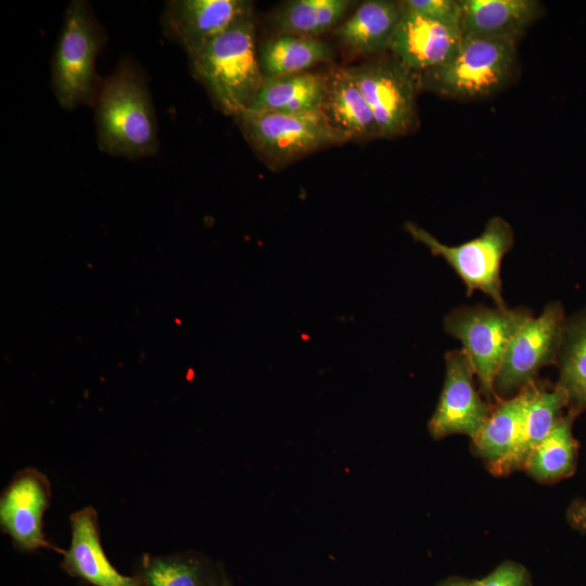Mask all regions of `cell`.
Masks as SVG:
<instances>
[{
	"label": "cell",
	"instance_id": "1",
	"mask_svg": "<svg viewBox=\"0 0 586 586\" xmlns=\"http://www.w3.org/2000/svg\"><path fill=\"white\" fill-rule=\"evenodd\" d=\"M93 107L102 152L130 160L157 153L154 104L145 75L132 60L123 59L101 79Z\"/></svg>",
	"mask_w": 586,
	"mask_h": 586
},
{
	"label": "cell",
	"instance_id": "2",
	"mask_svg": "<svg viewBox=\"0 0 586 586\" xmlns=\"http://www.w3.org/2000/svg\"><path fill=\"white\" fill-rule=\"evenodd\" d=\"M190 64L194 78L222 113L234 117L249 110L265 80L253 12L214 37Z\"/></svg>",
	"mask_w": 586,
	"mask_h": 586
},
{
	"label": "cell",
	"instance_id": "3",
	"mask_svg": "<svg viewBox=\"0 0 586 586\" xmlns=\"http://www.w3.org/2000/svg\"><path fill=\"white\" fill-rule=\"evenodd\" d=\"M107 36L85 0L67 5L51 63V87L64 110L93 105L101 79L97 58Z\"/></svg>",
	"mask_w": 586,
	"mask_h": 586
},
{
	"label": "cell",
	"instance_id": "4",
	"mask_svg": "<svg viewBox=\"0 0 586 586\" xmlns=\"http://www.w3.org/2000/svg\"><path fill=\"white\" fill-rule=\"evenodd\" d=\"M515 61L514 40L463 37L455 56L418 75V82L447 98L466 101L486 98L509 84Z\"/></svg>",
	"mask_w": 586,
	"mask_h": 586
},
{
	"label": "cell",
	"instance_id": "5",
	"mask_svg": "<svg viewBox=\"0 0 586 586\" xmlns=\"http://www.w3.org/2000/svg\"><path fill=\"white\" fill-rule=\"evenodd\" d=\"M234 118L249 144L272 167H283L317 150L349 140L322 110L302 113L246 110Z\"/></svg>",
	"mask_w": 586,
	"mask_h": 586
},
{
	"label": "cell",
	"instance_id": "6",
	"mask_svg": "<svg viewBox=\"0 0 586 586\" xmlns=\"http://www.w3.org/2000/svg\"><path fill=\"white\" fill-rule=\"evenodd\" d=\"M532 317L527 307L502 309L483 304L461 305L444 317L445 332L461 342L487 402L497 400L494 380L509 342Z\"/></svg>",
	"mask_w": 586,
	"mask_h": 586
},
{
	"label": "cell",
	"instance_id": "7",
	"mask_svg": "<svg viewBox=\"0 0 586 586\" xmlns=\"http://www.w3.org/2000/svg\"><path fill=\"white\" fill-rule=\"evenodd\" d=\"M406 231L430 252L442 257L463 282L467 295L480 291L489 296L496 307L508 308L502 296L501 262L512 249L514 232L500 216L489 218L482 233L459 245H447L415 222L405 224Z\"/></svg>",
	"mask_w": 586,
	"mask_h": 586
},
{
	"label": "cell",
	"instance_id": "8",
	"mask_svg": "<svg viewBox=\"0 0 586 586\" xmlns=\"http://www.w3.org/2000/svg\"><path fill=\"white\" fill-rule=\"evenodd\" d=\"M561 302L548 303L509 342L494 380L498 398H510L535 381L538 371L556 365L565 320Z\"/></svg>",
	"mask_w": 586,
	"mask_h": 586
},
{
	"label": "cell",
	"instance_id": "9",
	"mask_svg": "<svg viewBox=\"0 0 586 586\" xmlns=\"http://www.w3.org/2000/svg\"><path fill=\"white\" fill-rule=\"evenodd\" d=\"M377 123L380 138L408 133L416 125L418 76L395 59L348 68Z\"/></svg>",
	"mask_w": 586,
	"mask_h": 586
},
{
	"label": "cell",
	"instance_id": "10",
	"mask_svg": "<svg viewBox=\"0 0 586 586\" xmlns=\"http://www.w3.org/2000/svg\"><path fill=\"white\" fill-rule=\"evenodd\" d=\"M474 377L473 366L462 348L445 354L444 384L429 421L434 438L463 434L473 440L484 426L492 408L477 392Z\"/></svg>",
	"mask_w": 586,
	"mask_h": 586
},
{
	"label": "cell",
	"instance_id": "11",
	"mask_svg": "<svg viewBox=\"0 0 586 586\" xmlns=\"http://www.w3.org/2000/svg\"><path fill=\"white\" fill-rule=\"evenodd\" d=\"M253 12L246 0H171L161 16L163 33L189 56L198 55L216 36Z\"/></svg>",
	"mask_w": 586,
	"mask_h": 586
},
{
	"label": "cell",
	"instance_id": "12",
	"mask_svg": "<svg viewBox=\"0 0 586 586\" xmlns=\"http://www.w3.org/2000/svg\"><path fill=\"white\" fill-rule=\"evenodd\" d=\"M48 477L34 468L18 471L0 498V525L15 547L25 551L51 548L42 532V515L49 507Z\"/></svg>",
	"mask_w": 586,
	"mask_h": 586
},
{
	"label": "cell",
	"instance_id": "13",
	"mask_svg": "<svg viewBox=\"0 0 586 586\" xmlns=\"http://www.w3.org/2000/svg\"><path fill=\"white\" fill-rule=\"evenodd\" d=\"M462 40L457 23L404 13L390 50L397 62L418 76L453 59Z\"/></svg>",
	"mask_w": 586,
	"mask_h": 586
},
{
	"label": "cell",
	"instance_id": "14",
	"mask_svg": "<svg viewBox=\"0 0 586 586\" xmlns=\"http://www.w3.org/2000/svg\"><path fill=\"white\" fill-rule=\"evenodd\" d=\"M72 540L62 566L94 586H142L141 578L120 574L109 561L100 539L98 513L86 507L71 515Z\"/></svg>",
	"mask_w": 586,
	"mask_h": 586
},
{
	"label": "cell",
	"instance_id": "15",
	"mask_svg": "<svg viewBox=\"0 0 586 586\" xmlns=\"http://www.w3.org/2000/svg\"><path fill=\"white\" fill-rule=\"evenodd\" d=\"M463 37L514 40L544 10L536 0H459Z\"/></svg>",
	"mask_w": 586,
	"mask_h": 586
},
{
	"label": "cell",
	"instance_id": "16",
	"mask_svg": "<svg viewBox=\"0 0 586 586\" xmlns=\"http://www.w3.org/2000/svg\"><path fill=\"white\" fill-rule=\"evenodd\" d=\"M403 15L400 1L368 0L336 28L335 34L351 53H380L390 49Z\"/></svg>",
	"mask_w": 586,
	"mask_h": 586
},
{
	"label": "cell",
	"instance_id": "17",
	"mask_svg": "<svg viewBox=\"0 0 586 586\" xmlns=\"http://www.w3.org/2000/svg\"><path fill=\"white\" fill-rule=\"evenodd\" d=\"M524 406L523 390L513 397L498 398L484 426L472 440L475 453L497 475L509 473L521 440Z\"/></svg>",
	"mask_w": 586,
	"mask_h": 586
},
{
	"label": "cell",
	"instance_id": "18",
	"mask_svg": "<svg viewBox=\"0 0 586 586\" xmlns=\"http://www.w3.org/2000/svg\"><path fill=\"white\" fill-rule=\"evenodd\" d=\"M322 111L349 140L380 138L373 114L348 68H337L328 76Z\"/></svg>",
	"mask_w": 586,
	"mask_h": 586
},
{
	"label": "cell",
	"instance_id": "19",
	"mask_svg": "<svg viewBox=\"0 0 586 586\" xmlns=\"http://www.w3.org/2000/svg\"><path fill=\"white\" fill-rule=\"evenodd\" d=\"M523 392L525 406L521 440L509 472L524 467L531 453L564 416L563 410L569 408L568 395L558 384L549 387L534 381Z\"/></svg>",
	"mask_w": 586,
	"mask_h": 586
},
{
	"label": "cell",
	"instance_id": "20",
	"mask_svg": "<svg viewBox=\"0 0 586 586\" xmlns=\"http://www.w3.org/2000/svg\"><path fill=\"white\" fill-rule=\"evenodd\" d=\"M327 80L328 76L310 72L265 78L249 110L279 113L322 110Z\"/></svg>",
	"mask_w": 586,
	"mask_h": 586
},
{
	"label": "cell",
	"instance_id": "21",
	"mask_svg": "<svg viewBox=\"0 0 586 586\" xmlns=\"http://www.w3.org/2000/svg\"><path fill=\"white\" fill-rule=\"evenodd\" d=\"M556 365L568 409L577 415L586 411V307L565 318Z\"/></svg>",
	"mask_w": 586,
	"mask_h": 586
},
{
	"label": "cell",
	"instance_id": "22",
	"mask_svg": "<svg viewBox=\"0 0 586 586\" xmlns=\"http://www.w3.org/2000/svg\"><path fill=\"white\" fill-rule=\"evenodd\" d=\"M331 47L314 37L277 35L258 50L263 76H279L307 72L313 65L331 60Z\"/></svg>",
	"mask_w": 586,
	"mask_h": 586
},
{
	"label": "cell",
	"instance_id": "23",
	"mask_svg": "<svg viewBox=\"0 0 586 586\" xmlns=\"http://www.w3.org/2000/svg\"><path fill=\"white\" fill-rule=\"evenodd\" d=\"M576 412L569 410L526 459L527 473L540 482H555L574 473L577 441L572 431Z\"/></svg>",
	"mask_w": 586,
	"mask_h": 586
},
{
	"label": "cell",
	"instance_id": "24",
	"mask_svg": "<svg viewBox=\"0 0 586 586\" xmlns=\"http://www.w3.org/2000/svg\"><path fill=\"white\" fill-rule=\"evenodd\" d=\"M352 5L349 0H293L272 17L277 35L314 37L334 27Z\"/></svg>",
	"mask_w": 586,
	"mask_h": 586
},
{
	"label": "cell",
	"instance_id": "25",
	"mask_svg": "<svg viewBox=\"0 0 586 586\" xmlns=\"http://www.w3.org/2000/svg\"><path fill=\"white\" fill-rule=\"evenodd\" d=\"M204 566L190 556L144 559L141 582L144 586H204Z\"/></svg>",
	"mask_w": 586,
	"mask_h": 586
},
{
	"label": "cell",
	"instance_id": "26",
	"mask_svg": "<svg viewBox=\"0 0 586 586\" xmlns=\"http://www.w3.org/2000/svg\"><path fill=\"white\" fill-rule=\"evenodd\" d=\"M400 5L404 13L459 24V0H402Z\"/></svg>",
	"mask_w": 586,
	"mask_h": 586
},
{
	"label": "cell",
	"instance_id": "27",
	"mask_svg": "<svg viewBox=\"0 0 586 586\" xmlns=\"http://www.w3.org/2000/svg\"><path fill=\"white\" fill-rule=\"evenodd\" d=\"M527 571L519 563L504 562L482 579L473 581L472 586H527Z\"/></svg>",
	"mask_w": 586,
	"mask_h": 586
},
{
	"label": "cell",
	"instance_id": "28",
	"mask_svg": "<svg viewBox=\"0 0 586 586\" xmlns=\"http://www.w3.org/2000/svg\"><path fill=\"white\" fill-rule=\"evenodd\" d=\"M566 520L574 530L586 534V500H574L568 508Z\"/></svg>",
	"mask_w": 586,
	"mask_h": 586
},
{
	"label": "cell",
	"instance_id": "29",
	"mask_svg": "<svg viewBox=\"0 0 586 586\" xmlns=\"http://www.w3.org/2000/svg\"><path fill=\"white\" fill-rule=\"evenodd\" d=\"M441 586H472V582L464 579H451Z\"/></svg>",
	"mask_w": 586,
	"mask_h": 586
},
{
	"label": "cell",
	"instance_id": "30",
	"mask_svg": "<svg viewBox=\"0 0 586 586\" xmlns=\"http://www.w3.org/2000/svg\"><path fill=\"white\" fill-rule=\"evenodd\" d=\"M219 586H230L229 583L227 581H224L222 583H220Z\"/></svg>",
	"mask_w": 586,
	"mask_h": 586
}]
</instances>
